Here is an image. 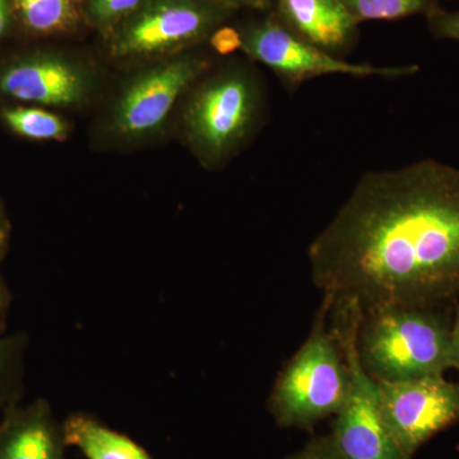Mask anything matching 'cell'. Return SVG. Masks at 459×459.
<instances>
[{
  "label": "cell",
  "instance_id": "1",
  "mask_svg": "<svg viewBox=\"0 0 459 459\" xmlns=\"http://www.w3.org/2000/svg\"><path fill=\"white\" fill-rule=\"evenodd\" d=\"M332 303L361 313L459 299V169L428 159L362 175L307 249Z\"/></svg>",
  "mask_w": 459,
  "mask_h": 459
},
{
  "label": "cell",
  "instance_id": "2",
  "mask_svg": "<svg viewBox=\"0 0 459 459\" xmlns=\"http://www.w3.org/2000/svg\"><path fill=\"white\" fill-rule=\"evenodd\" d=\"M212 71V69H211ZM208 72L192 90L183 134L207 168L222 166L255 134L264 120L265 89L249 63L234 60Z\"/></svg>",
  "mask_w": 459,
  "mask_h": 459
},
{
  "label": "cell",
  "instance_id": "3",
  "mask_svg": "<svg viewBox=\"0 0 459 459\" xmlns=\"http://www.w3.org/2000/svg\"><path fill=\"white\" fill-rule=\"evenodd\" d=\"M451 329L442 307H380L362 314L356 349L376 382L444 376L452 369Z\"/></svg>",
  "mask_w": 459,
  "mask_h": 459
},
{
  "label": "cell",
  "instance_id": "4",
  "mask_svg": "<svg viewBox=\"0 0 459 459\" xmlns=\"http://www.w3.org/2000/svg\"><path fill=\"white\" fill-rule=\"evenodd\" d=\"M331 299L325 296L312 331L281 370L268 401L283 428L310 429L336 416L350 391V374L340 341L327 325Z\"/></svg>",
  "mask_w": 459,
  "mask_h": 459
},
{
  "label": "cell",
  "instance_id": "5",
  "mask_svg": "<svg viewBox=\"0 0 459 459\" xmlns=\"http://www.w3.org/2000/svg\"><path fill=\"white\" fill-rule=\"evenodd\" d=\"M238 11L222 0H144L108 35V53L122 62H153L195 49Z\"/></svg>",
  "mask_w": 459,
  "mask_h": 459
},
{
  "label": "cell",
  "instance_id": "6",
  "mask_svg": "<svg viewBox=\"0 0 459 459\" xmlns=\"http://www.w3.org/2000/svg\"><path fill=\"white\" fill-rule=\"evenodd\" d=\"M329 313L350 374L349 395L334 416L331 434L346 459H406L383 418L377 382L359 359L356 336L361 310L352 304L336 303Z\"/></svg>",
  "mask_w": 459,
  "mask_h": 459
},
{
  "label": "cell",
  "instance_id": "7",
  "mask_svg": "<svg viewBox=\"0 0 459 459\" xmlns=\"http://www.w3.org/2000/svg\"><path fill=\"white\" fill-rule=\"evenodd\" d=\"M197 49L153 60L123 87L108 120L115 137L143 141L164 128L181 96L212 69V57Z\"/></svg>",
  "mask_w": 459,
  "mask_h": 459
},
{
  "label": "cell",
  "instance_id": "8",
  "mask_svg": "<svg viewBox=\"0 0 459 459\" xmlns=\"http://www.w3.org/2000/svg\"><path fill=\"white\" fill-rule=\"evenodd\" d=\"M238 29L243 41L241 51L253 62L271 69L289 92H295L304 83L322 75L401 78L420 71L418 65H355L329 56L290 32L268 12L250 18Z\"/></svg>",
  "mask_w": 459,
  "mask_h": 459
},
{
  "label": "cell",
  "instance_id": "9",
  "mask_svg": "<svg viewBox=\"0 0 459 459\" xmlns=\"http://www.w3.org/2000/svg\"><path fill=\"white\" fill-rule=\"evenodd\" d=\"M377 386L386 427L406 459L459 422V383L444 376L377 382Z\"/></svg>",
  "mask_w": 459,
  "mask_h": 459
},
{
  "label": "cell",
  "instance_id": "10",
  "mask_svg": "<svg viewBox=\"0 0 459 459\" xmlns=\"http://www.w3.org/2000/svg\"><path fill=\"white\" fill-rule=\"evenodd\" d=\"M93 75L78 60L62 54H36L9 63L0 72V92L18 101L72 108L89 100Z\"/></svg>",
  "mask_w": 459,
  "mask_h": 459
},
{
  "label": "cell",
  "instance_id": "11",
  "mask_svg": "<svg viewBox=\"0 0 459 459\" xmlns=\"http://www.w3.org/2000/svg\"><path fill=\"white\" fill-rule=\"evenodd\" d=\"M290 32L344 59L359 41V23L341 0H272L270 11Z\"/></svg>",
  "mask_w": 459,
  "mask_h": 459
},
{
  "label": "cell",
  "instance_id": "12",
  "mask_svg": "<svg viewBox=\"0 0 459 459\" xmlns=\"http://www.w3.org/2000/svg\"><path fill=\"white\" fill-rule=\"evenodd\" d=\"M0 422V459H65L63 429L49 403L9 406Z\"/></svg>",
  "mask_w": 459,
  "mask_h": 459
},
{
  "label": "cell",
  "instance_id": "13",
  "mask_svg": "<svg viewBox=\"0 0 459 459\" xmlns=\"http://www.w3.org/2000/svg\"><path fill=\"white\" fill-rule=\"evenodd\" d=\"M62 429L65 446H77L87 459H152L128 437L84 413L66 419Z\"/></svg>",
  "mask_w": 459,
  "mask_h": 459
},
{
  "label": "cell",
  "instance_id": "14",
  "mask_svg": "<svg viewBox=\"0 0 459 459\" xmlns=\"http://www.w3.org/2000/svg\"><path fill=\"white\" fill-rule=\"evenodd\" d=\"M12 8L27 30L39 35L74 32L83 18L75 0H11Z\"/></svg>",
  "mask_w": 459,
  "mask_h": 459
},
{
  "label": "cell",
  "instance_id": "15",
  "mask_svg": "<svg viewBox=\"0 0 459 459\" xmlns=\"http://www.w3.org/2000/svg\"><path fill=\"white\" fill-rule=\"evenodd\" d=\"M5 124L22 137L33 141H62L68 126L62 117L40 108H11L3 111Z\"/></svg>",
  "mask_w": 459,
  "mask_h": 459
},
{
  "label": "cell",
  "instance_id": "16",
  "mask_svg": "<svg viewBox=\"0 0 459 459\" xmlns=\"http://www.w3.org/2000/svg\"><path fill=\"white\" fill-rule=\"evenodd\" d=\"M26 347L25 334L0 337V406L4 409L17 404L22 394Z\"/></svg>",
  "mask_w": 459,
  "mask_h": 459
},
{
  "label": "cell",
  "instance_id": "17",
  "mask_svg": "<svg viewBox=\"0 0 459 459\" xmlns=\"http://www.w3.org/2000/svg\"><path fill=\"white\" fill-rule=\"evenodd\" d=\"M353 20L360 25L367 21H397L411 16H427L435 0H341Z\"/></svg>",
  "mask_w": 459,
  "mask_h": 459
},
{
  "label": "cell",
  "instance_id": "18",
  "mask_svg": "<svg viewBox=\"0 0 459 459\" xmlns=\"http://www.w3.org/2000/svg\"><path fill=\"white\" fill-rule=\"evenodd\" d=\"M143 3L144 0H84L83 18L92 29L108 39Z\"/></svg>",
  "mask_w": 459,
  "mask_h": 459
},
{
  "label": "cell",
  "instance_id": "19",
  "mask_svg": "<svg viewBox=\"0 0 459 459\" xmlns=\"http://www.w3.org/2000/svg\"><path fill=\"white\" fill-rule=\"evenodd\" d=\"M425 18L435 39L459 42V9L446 11L437 3Z\"/></svg>",
  "mask_w": 459,
  "mask_h": 459
},
{
  "label": "cell",
  "instance_id": "20",
  "mask_svg": "<svg viewBox=\"0 0 459 459\" xmlns=\"http://www.w3.org/2000/svg\"><path fill=\"white\" fill-rule=\"evenodd\" d=\"M286 459H346L333 435H323L314 437L300 451L294 453Z\"/></svg>",
  "mask_w": 459,
  "mask_h": 459
},
{
  "label": "cell",
  "instance_id": "21",
  "mask_svg": "<svg viewBox=\"0 0 459 459\" xmlns=\"http://www.w3.org/2000/svg\"><path fill=\"white\" fill-rule=\"evenodd\" d=\"M208 44L212 48L214 53L221 56H228L234 54L235 51L241 50L243 41H241V35L238 27L230 26L228 23V25H223L213 32V35L208 40Z\"/></svg>",
  "mask_w": 459,
  "mask_h": 459
},
{
  "label": "cell",
  "instance_id": "22",
  "mask_svg": "<svg viewBox=\"0 0 459 459\" xmlns=\"http://www.w3.org/2000/svg\"><path fill=\"white\" fill-rule=\"evenodd\" d=\"M9 307H11V292L4 280L0 276V337L7 325Z\"/></svg>",
  "mask_w": 459,
  "mask_h": 459
},
{
  "label": "cell",
  "instance_id": "23",
  "mask_svg": "<svg viewBox=\"0 0 459 459\" xmlns=\"http://www.w3.org/2000/svg\"><path fill=\"white\" fill-rule=\"evenodd\" d=\"M238 9H252V11L265 13L270 11L272 0H222Z\"/></svg>",
  "mask_w": 459,
  "mask_h": 459
},
{
  "label": "cell",
  "instance_id": "24",
  "mask_svg": "<svg viewBox=\"0 0 459 459\" xmlns=\"http://www.w3.org/2000/svg\"><path fill=\"white\" fill-rule=\"evenodd\" d=\"M451 368L459 371V312L452 322L451 329Z\"/></svg>",
  "mask_w": 459,
  "mask_h": 459
},
{
  "label": "cell",
  "instance_id": "25",
  "mask_svg": "<svg viewBox=\"0 0 459 459\" xmlns=\"http://www.w3.org/2000/svg\"><path fill=\"white\" fill-rule=\"evenodd\" d=\"M12 9L11 0H0V39L8 31Z\"/></svg>",
  "mask_w": 459,
  "mask_h": 459
},
{
  "label": "cell",
  "instance_id": "26",
  "mask_svg": "<svg viewBox=\"0 0 459 459\" xmlns=\"http://www.w3.org/2000/svg\"><path fill=\"white\" fill-rule=\"evenodd\" d=\"M9 229L4 214L0 210V259L5 255L8 247Z\"/></svg>",
  "mask_w": 459,
  "mask_h": 459
},
{
  "label": "cell",
  "instance_id": "27",
  "mask_svg": "<svg viewBox=\"0 0 459 459\" xmlns=\"http://www.w3.org/2000/svg\"><path fill=\"white\" fill-rule=\"evenodd\" d=\"M75 2L80 3V4H82V5H83V2H84V0H75Z\"/></svg>",
  "mask_w": 459,
  "mask_h": 459
}]
</instances>
